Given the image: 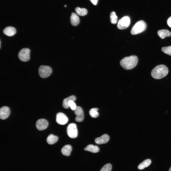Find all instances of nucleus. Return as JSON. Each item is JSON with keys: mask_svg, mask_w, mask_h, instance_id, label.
<instances>
[{"mask_svg": "<svg viewBox=\"0 0 171 171\" xmlns=\"http://www.w3.org/2000/svg\"><path fill=\"white\" fill-rule=\"evenodd\" d=\"M138 61V58L136 56L132 55L124 57L121 60L120 64L124 69L129 70L135 67L137 65Z\"/></svg>", "mask_w": 171, "mask_h": 171, "instance_id": "obj_1", "label": "nucleus"}, {"mask_svg": "<svg viewBox=\"0 0 171 171\" xmlns=\"http://www.w3.org/2000/svg\"><path fill=\"white\" fill-rule=\"evenodd\" d=\"M10 113L9 108L8 107L4 106L0 109V118L1 119H5L9 116Z\"/></svg>", "mask_w": 171, "mask_h": 171, "instance_id": "obj_11", "label": "nucleus"}, {"mask_svg": "<svg viewBox=\"0 0 171 171\" xmlns=\"http://www.w3.org/2000/svg\"><path fill=\"white\" fill-rule=\"evenodd\" d=\"M157 34L162 39H163L166 37H169L171 36V33L167 29L159 30L157 32Z\"/></svg>", "mask_w": 171, "mask_h": 171, "instance_id": "obj_16", "label": "nucleus"}, {"mask_svg": "<svg viewBox=\"0 0 171 171\" xmlns=\"http://www.w3.org/2000/svg\"><path fill=\"white\" fill-rule=\"evenodd\" d=\"M48 121L44 119L38 120L36 123L37 129L39 130H42L46 129L48 127Z\"/></svg>", "mask_w": 171, "mask_h": 171, "instance_id": "obj_9", "label": "nucleus"}, {"mask_svg": "<svg viewBox=\"0 0 171 171\" xmlns=\"http://www.w3.org/2000/svg\"><path fill=\"white\" fill-rule=\"evenodd\" d=\"M109 137L107 134L103 135L100 137L96 138L95 142L96 143L98 144H105L107 143L109 140Z\"/></svg>", "mask_w": 171, "mask_h": 171, "instance_id": "obj_12", "label": "nucleus"}, {"mask_svg": "<svg viewBox=\"0 0 171 171\" xmlns=\"http://www.w3.org/2000/svg\"><path fill=\"white\" fill-rule=\"evenodd\" d=\"M64 6L65 7H66V5H64Z\"/></svg>", "mask_w": 171, "mask_h": 171, "instance_id": "obj_30", "label": "nucleus"}, {"mask_svg": "<svg viewBox=\"0 0 171 171\" xmlns=\"http://www.w3.org/2000/svg\"><path fill=\"white\" fill-rule=\"evenodd\" d=\"M75 11L78 15L82 16L86 15L88 12L87 10L86 9L81 8L78 7H77L75 8Z\"/></svg>", "mask_w": 171, "mask_h": 171, "instance_id": "obj_21", "label": "nucleus"}, {"mask_svg": "<svg viewBox=\"0 0 171 171\" xmlns=\"http://www.w3.org/2000/svg\"><path fill=\"white\" fill-rule=\"evenodd\" d=\"M58 137L51 134L49 135L47 137L46 141L49 144L52 145L54 144L58 140Z\"/></svg>", "mask_w": 171, "mask_h": 171, "instance_id": "obj_19", "label": "nucleus"}, {"mask_svg": "<svg viewBox=\"0 0 171 171\" xmlns=\"http://www.w3.org/2000/svg\"><path fill=\"white\" fill-rule=\"evenodd\" d=\"M130 24V19L128 16L123 17L119 21L117 25V28L119 29H123L128 27Z\"/></svg>", "mask_w": 171, "mask_h": 171, "instance_id": "obj_7", "label": "nucleus"}, {"mask_svg": "<svg viewBox=\"0 0 171 171\" xmlns=\"http://www.w3.org/2000/svg\"><path fill=\"white\" fill-rule=\"evenodd\" d=\"M40 76L43 78H45L49 76L52 72V69L50 66L42 65L40 66L38 70Z\"/></svg>", "mask_w": 171, "mask_h": 171, "instance_id": "obj_4", "label": "nucleus"}, {"mask_svg": "<svg viewBox=\"0 0 171 171\" xmlns=\"http://www.w3.org/2000/svg\"><path fill=\"white\" fill-rule=\"evenodd\" d=\"M90 0L92 4L96 5L97 4L98 0Z\"/></svg>", "mask_w": 171, "mask_h": 171, "instance_id": "obj_28", "label": "nucleus"}, {"mask_svg": "<svg viewBox=\"0 0 171 171\" xmlns=\"http://www.w3.org/2000/svg\"><path fill=\"white\" fill-rule=\"evenodd\" d=\"M74 113L76 115L75 119L76 121L79 122L82 121L84 118V114L82 108L79 106H77L74 110Z\"/></svg>", "mask_w": 171, "mask_h": 171, "instance_id": "obj_10", "label": "nucleus"}, {"mask_svg": "<svg viewBox=\"0 0 171 171\" xmlns=\"http://www.w3.org/2000/svg\"><path fill=\"white\" fill-rule=\"evenodd\" d=\"M72 150V147L71 145H67L64 146L62 149L61 152L64 155L69 156Z\"/></svg>", "mask_w": 171, "mask_h": 171, "instance_id": "obj_15", "label": "nucleus"}, {"mask_svg": "<svg viewBox=\"0 0 171 171\" xmlns=\"http://www.w3.org/2000/svg\"><path fill=\"white\" fill-rule=\"evenodd\" d=\"M3 33L6 35L9 36H11L14 35L16 33V30L14 27L8 26L6 27L4 30Z\"/></svg>", "mask_w": 171, "mask_h": 171, "instance_id": "obj_13", "label": "nucleus"}, {"mask_svg": "<svg viewBox=\"0 0 171 171\" xmlns=\"http://www.w3.org/2000/svg\"><path fill=\"white\" fill-rule=\"evenodd\" d=\"M68 136L71 138H76L78 135V131L76 124L73 123L69 124L67 128Z\"/></svg>", "mask_w": 171, "mask_h": 171, "instance_id": "obj_5", "label": "nucleus"}, {"mask_svg": "<svg viewBox=\"0 0 171 171\" xmlns=\"http://www.w3.org/2000/svg\"><path fill=\"white\" fill-rule=\"evenodd\" d=\"M79 17L76 13H72L70 17V21L71 24L74 26H76L80 22Z\"/></svg>", "mask_w": 171, "mask_h": 171, "instance_id": "obj_14", "label": "nucleus"}, {"mask_svg": "<svg viewBox=\"0 0 171 171\" xmlns=\"http://www.w3.org/2000/svg\"><path fill=\"white\" fill-rule=\"evenodd\" d=\"M147 25L144 21L140 20L136 22L132 27L131 33L133 35L139 34L144 31L146 29Z\"/></svg>", "mask_w": 171, "mask_h": 171, "instance_id": "obj_3", "label": "nucleus"}, {"mask_svg": "<svg viewBox=\"0 0 171 171\" xmlns=\"http://www.w3.org/2000/svg\"><path fill=\"white\" fill-rule=\"evenodd\" d=\"M161 50L164 53L171 56V46L163 47Z\"/></svg>", "mask_w": 171, "mask_h": 171, "instance_id": "obj_24", "label": "nucleus"}, {"mask_svg": "<svg viewBox=\"0 0 171 171\" xmlns=\"http://www.w3.org/2000/svg\"><path fill=\"white\" fill-rule=\"evenodd\" d=\"M167 24L171 28V16L167 20Z\"/></svg>", "mask_w": 171, "mask_h": 171, "instance_id": "obj_27", "label": "nucleus"}, {"mask_svg": "<svg viewBox=\"0 0 171 171\" xmlns=\"http://www.w3.org/2000/svg\"><path fill=\"white\" fill-rule=\"evenodd\" d=\"M110 22L112 24H115L117 23L118 20V17L114 12L112 11L111 12L110 15Z\"/></svg>", "mask_w": 171, "mask_h": 171, "instance_id": "obj_23", "label": "nucleus"}, {"mask_svg": "<svg viewBox=\"0 0 171 171\" xmlns=\"http://www.w3.org/2000/svg\"><path fill=\"white\" fill-rule=\"evenodd\" d=\"M168 72L167 67L164 65L161 64L156 66L152 70L151 74L154 78L160 79L166 76Z\"/></svg>", "mask_w": 171, "mask_h": 171, "instance_id": "obj_2", "label": "nucleus"}, {"mask_svg": "<svg viewBox=\"0 0 171 171\" xmlns=\"http://www.w3.org/2000/svg\"><path fill=\"white\" fill-rule=\"evenodd\" d=\"M151 161L149 159H146L141 163L138 166V168L140 170L143 169L149 166L151 164Z\"/></svg>", "mask_w": 171, "mask_h": 171, "instance_id": "obj_20", "label": "nucleus"}, {"mask_svg": "<svg viewBox=\"0 0 171 171\" xmlns=\"http://www.w3.org/2000/svg\"><path fill=\"white\" fill-rule=\"evenodd\" d=\"M84 150L93 153H96L99 152V149L98 147L97 146L90 144L87 146L84 149Z\"/></svg>", "mask_w": 171, "mask_h": 171, "instance_id": "obj_17", "label": "nucleus"}, {"mask_svg": "<svg viewBox=\"0 0 171 171\" xmlns=\"http://www.w3.org/2000/svg\"><path fill=\"white\" fill-rule=\"evenodd\" d=\"M169 171H171V166L169 169Z\"/></svg>", "mask_w": 171, "mask_h": 171, "instance_id": "obj_29", "label": "nucleus"}, {"mask_svg": "<svg viewBox=\"0 0 171 171\" xmlns=\"http://www.w3.org/2000/svg\"><path fill=\"white\" fill-rule=\"evenodd\" d=\"M68 105L72 110L74 111L76 109L77 107L74 101L72 100H70L69 101Z\"/></svg>", "mask_w": 171, "mask_h": 171, "instance_id": "obj_26", "label": "nucleus"}, {"mask_svg": "<svg viewBox=\"0 0 171 171\" xmlns=\"http://www.w3.org/2000/svg\"><path fill=\"white\" fill-rule=\"evenodd\" d=\"M56 120L58 124L63 125L67 123L68 121V119L64 114L59 112L57 114Z\"/></svg>", "mask_w": 171, "mask_h": 171, "instance_id": "obj_8", "label": "nucleus"}, {"mask_svg": "<svg viewBox=\"0 0 171 171\" xmlns=\"http://www.w3.org/2000/svg\"><path fill=\"white\" fill-rule=\"evenodd\" d=\"M99 110L97 108H93L91 109L89 111V113L90 116L93 118H96L99 115V113L98 112Z\"/></svg>", "mask_w": 171, "mask_h": 171, "instance_id": "obj_22", "label": "nucleus"}, {"mask_svg": "<svg viewBox=\"0 0 171 171\" xmlns=\"http://www.w3.org/2000/svg\"><path fill=\"white\" fill-rule=\"evenodd\" d=\"M76 99L75 96L74 95L70 96L68 97L65 99L63 100L62 105L63 107L65 109H67L69 108L68 103L70 100L75 101Z\"/></svg>", "mask_w": 171, "mask_h": 171, "instance_id": "obj_18", "label": "nucleus"}, {"mask_svg": "<svg viewBox=\"0 0 171 171\" xmlns=\"http://www.w3.org/2000/svg\"><path fill=\"white\" fill-rule=\"evenodd\" d=\"M1 46V41H0V47Z\"/></svg>", "mask_w": 171, "mask_h": 171, "instance_id": "obj_31", "label": "nucleus"}, {"mask_svg": "<svg viewBox=\"0 0 171 171\" xmlns=\"http://www.w3.org/2000/svg\"><path fill=\"white\" fill-rule=\"evenodd\" d=\"M30 50L28 48H23L21 49L19 52L18 56L21 61L26 62L28 61L30 58Z\"/></svg>", "mask_w": 171, "mask_h": 171, "instance_id": "obj_6", "label": "nucleus"}, {"mask_svg": "<svg viewBox=\"0 0 171 171\" xmlns=\"http://www.w3.org/2000/svg\"><path fill=\"white\" fill-rule=\"evenodd\" d=\"M112 169L111 165L110 163H108L102 167L100 171H111Z\"/></svg>", "mask_w": 171, "mask_h": 171, "instance_id": "obj_25", "label": "nucleus"}]
</instances>
